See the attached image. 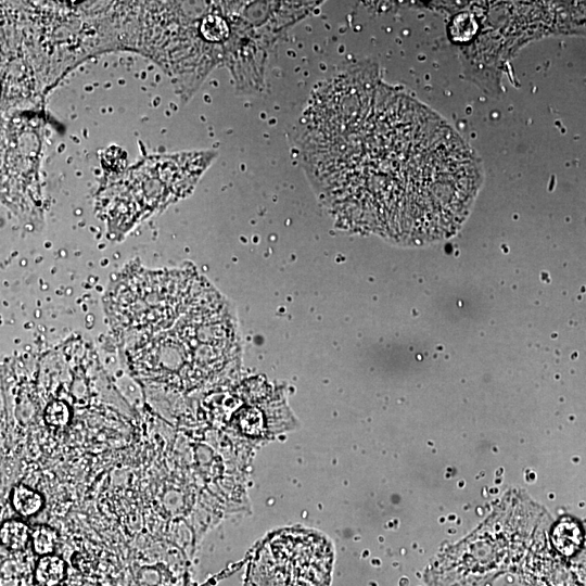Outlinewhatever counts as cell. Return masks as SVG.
<instances>
[{
	"label": "cell",
	"instance_id": "cell-6",
	"mask_svg": "<svg viewBox=\"0 0 586 586\" xmlns=\"http://www.w3.org/2000/svg\"><path fill=\"white\" fill-rule=\"evenodd\" d=\"M65 575V563L56 556L42 557L36 568V579L44 586L60 583Z\"/></svg>",
	"mask_w": 586,
	"mask_h": 586
},
{
	"label": "cell",
	"instance_id": "cell-4",
	"mask_svg": "<svg viewBox=\"0 0 586 586\" xmlns=\"http://www.w3.org/2000/svg\"><path fill=\"white\" fill-rule=\"evenodd\" d=\"M10 498L14 510L23 517L37 513L43 505L42 496L24 484L16 485Z\"/></svg>",
	"mask_w": 586,
	"mask_h": 586
},
{
	"label": "cell",
	"instance_id": "cell-8",
	"mask_svg": "<svg viewBox=\"0 0 586 586\" xmlns=\"http://www.w3.org/2000/svg\"><path fill=\"white\" fill-rule=\"evenodd\" d=\"M31 546L38 555H49L53 551L56 533L49 526H37L31 533Z\"/></svg>",
	"mask_w": 586,
	"mask_h": 586
},
{
	"label": "cell",
	"instance_id": "cell-2",
	"mask_svg": "<svg viewBox=\"0 0 586 586\" xmlns=\"http://www.w3.org/2000/svg\"><path fill=\"white\" fill-rule=\"evenodd\" d=\"M107 303L122 352L140 372L180 374L239 355L226 303L195 272L132 271L116 281Z\"/></svg>",
	"mask_w": 586,
	"mask_h": 586
},
{
	"label": "cell",
	"instance_id": "cell-1",
	"mask_svg": "<svg viewBox=\"0 0 586 586\" xmlns=\"http://www.w3.org/2000/svg\"><path fill=\"white\" fill-rule=\"evenodd\" d=\"M317 104L307 154L343 217L398 242L451 234L477 190L453 131L410 99L347 84Z\"/></svg>",
	"mask_w": 586,
	"mask_h": 586
},
{
	"label": "cell",
	"instance_id": "cell-5",
	"mask_svg": "<svg viewBox=\"0 0 586 586\" xmlns=\"http://www.w3.org/2000/svg\"><path fill=\"white\" fill-rule=\"evenodd\" d=\"M0 535L2 545L12 551L24 549L30 538L28 526L16 520L5 521Z\"/></svg>",
	"mask_w": 586,
	"mask_h": 586
},
{
	"label": "cell",
	"instance_id": "cell-9",
	"mask_svg": "<svg viewBox=\"0 0 586 586\" xmlns=\"http://www.w3.org/2000/svg\"><path fill=\"white\" fill-rule=\"evenodd\" d=\"M226 31L225 24L218 17H208L203 24V34L208 39H219Z\"/></svg>",
	"mask_w": 586,
	"mask_h": 586
},
{
	"label": "cell",
	"instance_id": "cell-3",
	"mask_svg": "<svg viewBox=\"0 0 586 586\" xmlns=\"http://www.w3.org/2000/svg\"><path fill=\"white\" fill-rule=\"evenodd\" d=\"M333 550L320 534L282 530L256 550L246 573L247 586H329Z\"/></svg>",
	"mask_w": 586,
	"mask_h": 586
},
{
	"label": "cell",
	"instance_id": "cell-7",
	"mask_svg": "<svg viewBox=\"0 0 586 586\" xmlns=\"http://www.w3.org/2000/svg\"><path fill=\"white\" fill-rule=\"evenodd\" d=\"M42 418L51 428H64L71 421L72 409L65 400L53 399L44 407Z\"/></svg>",
	"mask_w": 586,
	"mask_h": 586
}]
</instances>
